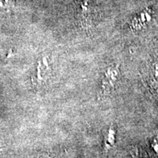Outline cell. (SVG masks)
<instances>
[{
    "mask_svg": "<svg viewBox=\"0 0 158 158\" xmlns=\"http://www.w3.org/2000/svg\"><path fill=\"white\" fill-rule=\"evenodd\" d=\"M116 141V130L113 126L110 127L107 130L104 135V151L106 152H108L110 149H112L115 144Z\"/></svg>",
    "mask_w": 158,
    "mask_h": 158,
    "instance_id": "obj_2",
    "label": "cell"
},
{
    "mask_svg": "<svg viewBox=\"0 0 158 158\" xmlns=\"http://www.w3.org/2000/svg\"><path fill=\"white\" fill-rule=\"evenodd\" d=\"M151 148L158 155V135L155 136L151 141Z\"/></svg>",
    "mask_w": 158,
    "mask_h": 158,
    "instance_id": "obj_4",
    "label": "cell"
},
{
    "mask_svg": "<svg viewBox=\"0 0 158 158\" xmlns=\"http://www.w3.org/2000/svg\"><path fill=\"white\" fill-rule=\"evenodd\" d=\"M149 86L152 90L158 88V59L153 63L150 70Z\"/></svg>",
    "mask_w": 158,
    "mask_h": 158,
    "instance_id": "obj_3",
    "label": "cell"
},
{
    "mask_svg": "<svg viewBox=\"0 0 158 158\" xmlns=\"http://www.w3.org/2000/svg\"><path fill=\"white\" fill-rule=\"evenodd\" d=\"M119 77V65L112 64L107 68L102 76L100 92V95H107L112 90H114L118 82Z\"/></svg>",
    "mask_w": 158,
    "mask_h": 158,
    "instance_id": "obj_1",
    "label": "cell"
}]
</instances>
